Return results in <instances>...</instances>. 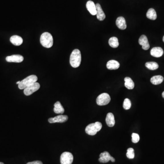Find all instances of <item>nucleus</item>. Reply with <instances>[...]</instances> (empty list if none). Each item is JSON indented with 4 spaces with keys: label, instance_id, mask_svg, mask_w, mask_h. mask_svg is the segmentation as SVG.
<instances>
[{
    "label": "nucleus",
    "instance_id": "obj_14",
    "mask_svg": "<svg viewBox=\"0 0 164 164\" xmlns=\"http://www.w3.org/2000/svg\"><path fill=\"white\" fill-rule=\"evenodd\" d=\"M97 11V17L98 19L100 21H103L105 18V15L104 12L102 10V7L100 5L99 3H97L95 5Z\"/></svg>",
    "mask_w": 164,
    "mask_h": 164
},
{
    "label": "nucleus",
    "instance_id": "obj_8",
    "mask_svg": "<svg viewBox=\"0 0 164 164\" xmlns=\"http://www.w3.org/2000/svg\"><path fill=\"white\" fill-rule=\"evenodd\" d=\"M98 161L101 163H107L111 161L112 162H115V159L110 155V153L107 151H104L101 153Z\"/></svg>",
    "mask_w": 164,
    "mask_h": 164
},
{
    "label": "nucleus",
    "instance_id": "obj_28",
    "mask_svg": "<svg viewBox=\"0 0 164 164\" xmlns=\"http://www.w3.org/2000/svg\"><path fill=\"white\" fill-rule=\"evenodd\" d=\"M27 164H43L41 161H34L33 162H29Z\"/></svg>",
    "mask_w": 164,
    "mask_h": 164
},
{
    "label": "nucleus",
    "instance_id": "obj_24",
    "mask_svg": "<svg viewBox=\"0 0 164 164\" xmlns=\"http://www.w3.org/2000/svg\"><path fill=\"white\" fill-rule=\"evenodd\" d=\"M145 67L149 70H155L157 69L159 65L157 63L154 62H149L145 64Z\"/></svg>",
    "mask_w": 164,
    "mask_h": 164
},
{
    "label": "nucleus",
    "instance_id": "obj_1",
    "mask_svg": "<svg viewBox=\"0 0 164 164\" xmlns=\"http://www.w3.org/2000/svg\"><path fill=\"white\" fill-rule=\"evenodd\" d=\"M81 62V54L80 51L75 49L71 54L70 57V64L72 67L76 68L79 67Z\"/></svg>",
    "mask_w": 164,
    "mask_h": 164
},
{
    "label": "nucleus",
    "instance_id": "obj_16",
    "mask_svg": "<svg viewBox=\"0 0 164 164\" xmlns=\"http://www.w3.org/2000/svg\"><path fill=\"white\" fill-rule=\"evenodd\" d=\"M105 121L106 122L107 125L109 127H113L116 123L114 114L111 113H109L108 114H107L106 118L105 119Z\"/></svg>",
    "mask_w": 164,
    "mask_h": 164
},
{
    "label": "nucleus",
    "instance_id": "obj_18",
    "mask_svg": "<svg viewBox=\"0 0 164 164\" xmlns=\"http://www.w3.org/2000/svg\"><path fill=\"white\" fill-rule=\"evenodd\" d=\"M10 42L14 45L20 46L23 43V39L21 37L17 35H14L10 38Z\"/></svg>",
    "mask_w": 164,
    "mask_h": 164
},
{
    "label": "nucleus",
    "instance_id": "obj_30",
    "mask_svg": "<svg viewBox=\"0 0 164 164\" xmlns=\"http://www.w3.org/2000/svg\"><path fill=\"white\" fill-rule=\"evenodd\" d=\"M162 97H163V98H164V92H163V93H162Z\"/></svg>",
    "mask_w": 164,
    "mask_h": 164
},
{
    "label": "nucleus",
    "instance_id": "obj_11",
    "mask_svg": "<svg viewBox=\"0 0 164 164\" xmlns=\"http://www.w3.org/2000/svg\"><path fill=\"white\" fill-rule=\"evenodd\" d=\"M6 60L7 62H21L24 60L23 56L20 55H13L6 57Z\"/></svg>",
    "mask_w": 164,
    "mask_h": 164
},
{
    "label": "nucleus",
    "instance_id": "obj_26",
    "mask_svg": "<svg viewBox=\"0 0 164 164\" xmlns=\"http://www.w3.org/2000/svg\"><path fill=\"white\" fill-rule=\"evenodd\" d=\"M131 103L129 98H125L123 103V109L125 110H129L131 108Z\"/></svg>",
    "mask_w": 164,
    "mask_h": 164
},
{
    "label": "nucleus",
    "instance_id": "obj_6",
    "mask_svg": "<svg viewBox=\"0 0 164 164\" xmlns=\"http://www.w3.org/2000/svg\"><path fill=\"white\" fill-rule=\"evenodd\" d=\"M74 160V156L69 152H65L62 154L60 157L61 164H72Z\"/></svg>",
    "mask_w": 164,
    "mask_h": 164
},
{
    "label": "nucleus",
    "instance_id": "obj_7",
    "mask_svg": "<svg viewBox=\"0 0 164 164\" xmlns=\"http://www.w3.org/2000/svg\"><path fill=\"white\" fill-rule=\"evenodd\" d=\"M40 88V84L39 83L36 82L28 86L26 88H25L24 89V94L26 96H29L34 92H36Z\"/></svg>",
    "mask_w": 164,
    "mask_h": 164
},
{
    "label": "nucleus",
    "instance_id": "obj_15",
    "mask_svg": "<svg viewBox=\"0 0 164 164\" xmlns=\"http://www.w3.org/2000/svg\"><path fill=\"white\" fill-rule=\"evenodd\" d=\"M116 24L117 27L121 30L125 29L127 27L125 20L122 17H120L117 18L116 21Z\"/></svg>",
    "mask_w": 164,
    "mask_h": 164
},
{
    "label": "nucleus",
    "instance_id": "obj_10",
    "mask_svg": "<svg viewBox=\"0 0 164 164\" xmlns=\"http://www.w3.org/2000/svg\"><path fill=\"white\" fill-rule=\"evenodd\" d=\"M139 45L142 46L143 49L145 50H148L150 46L147 37L145 35H142L139 37Z\"/></svg>",
    "mask_w": 164,
    "mask_h": 164
},
{
    "label": "nucleus",
    "instance_id": "obj_23",
    "mask_svg": "<svg viewBox=\"0 0 164 164\" xmlns=\"http://www.w3.org/2000/svg\"><path fill=\"white\" fill-rule=\"evenodd\" d=\"M109 44L113 48H117L119 45L118 39L116 37H112L109 39Z\"/></svg>",
    "mask_w": 164,
    "mask_h": 164
},
{
    "label": "nucleus",
    "instance_id": "obj_29",
    "mask_svg": "<svg viewBox=\"0 0 164 164\" xmlns=\"http://www.w3.org/2000/svg\"><path fill=\"white\" fill-rule=\"evenodd\" d=\"M21 82V81H19L17 82L16 84H20V83Z\"/></svg>",
    "mask_w": 164,
    "mask_h": 164
},
{
    "label": "nucleus",
    "instance_id": "obj_19",
    "mask_svg": "<svg viewBox=\"0 0 164 164\" xmlns=\"http://www.w3.org/2000/svg\"><path fill=\"white\" fill-rule=\"evenodd\" d=\"M54 112L57 114H62L64 112V109L60 102L57 101L54 105Z\"/></svg>",
    "mask_w": 164,
    "mask_h": 164
},
{
    "label": "nucleus",
    "instance_id": "obj_3",
    "mask_svg": "<svg viewBox=\"0 0 164 164\" xmlns=\"http://www.w3.org/2000/svg\"><path fill=\"white\" fill-rule=\"evenodd\" d=\"M37 77L36 75H31L23 79V80L21 81L20 83L18 84V88L20 90L25 89L28 86L37 82Z\"/></svg>",
    "mask_w": 164,
    "mask_h": 164
},
{
    "label": "nucleus",
    "instance_id": "obj_9",
    "mask_svg": "<svg viewBox=\"0 0 164 164\" xmlns=\"http://www.w3.org/2000/svg\"><path fill=\"white\" fill-rule=\"evenodd\" d=\"M68 116L64 115H59L54 117L53 118H50L48 119V122L50 123H64L68 120Z\"/></svg>",
    "mask_w": 164,
    "mask_h": 164
},
{
    "label": "nucleus",
    "instance_id": "obj_21",
    "mask_svg": "<svg viewBox=\"0 0 164 164\" xmlns=\"http://www.w3.org/2000/svg\"><path fill=\"white\" fill-rule=\"evenodd\" d=\"M125 85L129 90H132L135 87V84L133 81L129 77H126L125 78Z\"/></svg>",
    "mask_w": 164,
    "mask_h": 164
},
{
    "label": "nucleus",
    "instance_id": "obj_4",
    "mask_svg": "<svg viewBox=\"0 0 164 164\" xmlns=\"http://www.w3.org/2000/svg\"><path fill=\"white\" fill-rule=\"evenodd\" d=\"M102 128V123L100 122H96L88 125L85 129V132L88 135H94L101 129Z\"/></svg>",
    "mask_w": 164,
    "mask_h": 164
},
{
    "label": "nucleus",
    "instance_id": "obj_12",
    "mask_svg": "<svg viewBox=\"0 0 164 164\" xmlns=\"http://www.w3.org/2000/svg\"><path fill=\"white\" fill-rule=\"evenodd\" d=\"M164 53L163 49L161 47H155L151 51V54L152 56L155 58H160L163 55Z\"/></svg>",
    "mask_w": 164,
    "mask_h": 164
},
{
    "label": "nucleus",
    "instance_id": "obj_31",
    "mask_svg": "<svg viewBox=\"0 0 164 164\" xmlns=\"http://www.w3.org/2000/svg\"><path fill=\"white\" fill-rule=\"evenodd\" d=\"M163 42H164V37H163Z\"/></svg>",
    "mask_w": 164,
    "mask_h": 164
},
{
    "label": "nucleus",
    "instance_id": "obj_13",
    "mask_svg": "<svg viewBox=\"0 0 164 164\" xmlns=\"http://www.w3.org/2000/svg\"><path fill=\"white\" fill-rule=\"evenodd\" d=\"M86 7L90 13L93 16L96 15L97 11L96 6L94 2L91 1H89L86 3Z\"/></svg>",
    "mask_w": 164,
    "mask_h": 164
},
{
    "label": "nucleus",
    "instance_id": "obj_25",
    "mask_svg": "<svg viewBox=\"0 0 164 164\" xmlns=\"http://www.w3.org/2000/svg\"><path fill=\"white\" fill-rule=\"evenodd\" d=\"M126 156L129 159H132L135 157V152L134 149L132 148H129L127 149Z\"/></svg>",
    "mask_w": 164,
    "mask_h": 164
},
{
    "label": "nucleus",
    "instance_id": "obj_20",
    "mask_svg": "<svg viewBox=\"0 0 164 164\" xmlns=\"http://www.w3.org/2000/svg\"><path fill=\"white\" fill-rule=\"evenodd\" d=\"M164 80V78L161 75L153 76L151 79V83L154 85H158L161 84Z\"/></svg>",
    "mask_w": 164,
    "mask_h": 164
},
{
    "label": "nucleus",
    "instance_id": "obj_27",
    "mask_svg": "<svg viewBox=\"0 0 164 164\" xmlns=\"http://www.w3.org/2000/svg\"><path fill=\"white\" fill-rule=\"evenodd\" d=\"M139 140V136L138 133H133L132 134V141L133 143H137Z\"/></svg>",
    "mask_w": 164,
    "mask_h": 164
},
{
    "label": "nucleus",
    "instance_id": "obj_5",
    "mask_svg": "<svg viewBox=\"0 0 164 164\" xmlns=\"http://www.w3.org/2000/svg\"><path fill=\"white\" fill-rule=\"evenodd\" d=\"M111 98L107 93H103L100 94L96 99V103L100 106L107 105L110 103Z\"/></svg>",
    "mask_w": 164,
    "mask_h": 164
},
{
    "label": "nucleus",
    "instance_id": "obj_2",
    "mask_svg": "<svg viewBox=\"0 0 164 164\" xmlns=\"http://www.w3.org/2000/svg\"><path fill=\"white\" fill-rule=\"evenodd\" d=\"M40 42L43 47L48 48H51L53 43L52 35L48 32L43 33L40 37Z\"/></svg>",
    "mask_w": 164,
    "mask_h": 164
},
{
    "label": "nucleus",
    "instance_id": "obj_22",
    "mask_svg": "<svg viewBox=\"0 0 164 164\" xmlns=\"http://www.w3.org/2000/svg\"><path fill=\"white\" fill-rule=\"evenodd\" d=\"M146 17L147 18L152 20H155L157 18V14L156 11L153 8H150L149 9L146 13Z\"/></svg>",
    "mask_w": 164,
    "mask_h": 164
},
{
    "label": "nucleus",
    "instance_id": "obj_17",
    "mask_svg": "<svg viewBox=\"0 0 164 164\" xmlns=\"http://www.w3.org/2000/svg\"><path fill=\"white\" fill-rule=\"evenodd\" d=\"M106 66L108 69L110 70H116L120 68V64L116 60H111L108 62Z\"/></svg>",
    "mask_w": 164,
    "mask_h": 164
},
{
    "label": "nucleus",
    "instance_id": "obj_32",
    "mask_svg": "<svg viewBox=\"0 0 164 164\" xmlns=\"http://www.w3.org/2000/svg\"><path fill=\"white\" fill-rule=\"evenodd\" d=\"M0 164H4L3 163H2V162H0Z\"/></svg>",
    "mask_w": 164,
    "mask_h": 164
}]
</instances>
